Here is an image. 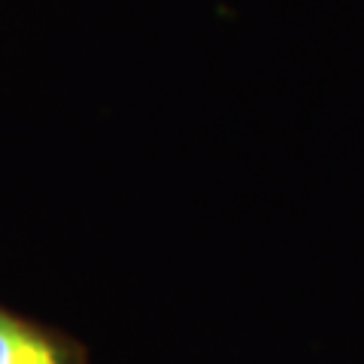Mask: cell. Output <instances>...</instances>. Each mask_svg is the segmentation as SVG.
Wrapping results in <instances>:
<instances>
[{
	"label": "cell",
	"mask_w": 364,
	"mask_h": 364,
	"mask_svg": "<svg viewBox=\"0 0 364 364\" xmlns=\"http://www.w3.org/2000/svg\"><path fill=\"white\" fill-rule=\"evenodd\" d=\"M0 364H88V358L67 334L0 306Z\"/></svg>",
	"instance_id": "cell-1"
}]
</instances>
